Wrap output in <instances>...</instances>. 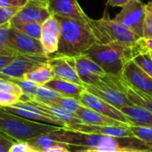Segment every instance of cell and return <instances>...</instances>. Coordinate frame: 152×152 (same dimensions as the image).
<instances>
[{"mask_svg": "<svg viewBox=\"0 0 152 152\" xmlns=\"http://www.w3.org/2000/svg\"><path fill=\"white\" fill-rule=\"evenodd\" d=\"M70 152H152L151 145L135 137H115L86 134L66 127L48 134Z\"/></svg>", "mask_w": 152, "mask_h": 152, "instance_id": "obj_1", "label": "cell"}, {"mask_svg": "<svg viewBox=\"0 0 152 152\" xmlns=\"http://www.w3.org/2000/svg\"><path fill=\"white\" fill-rule=\"evenodd\" d=\"M55 16L61 28L59 48L56 54L75 57L83 54L97 43L90 22L86 23L73 19Z\"/></svg>", "mask_w": 152, "mask_h": 152, "instance_id": "obj_2", "label": "cell"}, {"mask_svg": "<svg viewBox=\"0 0 152 152\" xmlns=\"http://www.w3.org/2000/svg\"><path fill=\"white\" fill-rule=\"evenodd\" d=\"M134 46L96 43L83 54L98 64L107 75L122 77L125 65L135 55Z\"/></svg>", "mask_w": 152, "mask_h": 152, "instance_id": "obj_3", "label": "cell"}, {"mask_svg": "<svg viewBox=\"0 0 152 152\" xmlns=\"http://www.w3.org/2000/svg\"><path fill=\"white\" fill-rule=\"evenodd\" d=\"M61 128L64 127L32 121L0 108V132L16 142H27L38 136L59 131Z\"/></svg>", "mask_w": 152, "mask_h": 152, "instance_id": "obj_4", "label": "cell"}, {"mask_svg": "<svg viewBox=\"0 0 152 152\" xmlns=\"http://www.w3.org/2000/svg\"><path fill=\"white\" fill-rule=\"evenodd\" d=\"M90 26L96 37L97 43L100 44H115L132 47L140 38L139 36L123 24L110 19L107 9H105L101 18L97 20L91 19Z\"/></svg>", "mask_w": 152, "mask_h": 152, "instance_id": "obj_5", "label": "cell"}, {"mask_svg": "<svg viewBox=\"0 0 152 152\" xmlns=\"http://www.w3.org/2000/svg\"><path fill=\"white\" fill-rule=\"evenodd\" d=\"M49 55L46 54H23L19 53L0 71V79L13 80L23 78L25 75L35 69L36 68L48 63Z\"/></svg>", "mask_w": 152, "mask_h": 152, "instance_id": "obj_6", "label": "cell"}, {"mask_svg": "<svg viewBox=\"0 0 152 152\" xmlns=\"http://www.w3.org/2000/svg\"><path fill=\"white\" fill-rule=\"evenodd\" d=\"M86 90L118 110L132 104L126 94L118 87L116 77L110 75L106 74L102 80L94 86H86Z\"/></svg>", "mask_w": 152, "mask_h": 152, "instance_id": "obj_7", "label": "cell"}, {"mask_svg": "<svg viewBox=\"0 0 152 152\" xmlns=\"http://www.w3.org/2000/svg\"><path fill=\"white\" fill-rule=\"evenodd\" d=\"M145 4L141 0H132L115 16L114 20L123 24L132 32L142 37Z\"/></svg>", "mask_w": 152, "mask_h": 152, "instance_id": "obj_8", "label": "cell"}, {"mask_svg": "<svg viewBox=\"0 0 152 152\" xmlns=\"http://www.w3.org/2000/svg\"><path fill=\"white\" fill-rule=\"evenodd\" d=\"M1 109H3L7 112L25 118L32 121L49 124L60 127H67V126L64 123L59 121L58 119L54 118L51 115L42 111L41 110H39L38 108H37L36 106H34L28 102H23L20 100V102L13 106L1 108Z\"/></svg>", "mask_w": 152, "mask_h": 152, "instance_id": "obj_9", "label": "cell"}, {"mask_svg": "<svg viewBox=\"0 0 152 152\" xmlns=\"http://www.w3.org/2000/svg\"><path fill=\"white\" fill-rule=\"evenodd\" d=\"M78 101L83 106L94 110L106 117H109L112 119H115L128 126L132 125L128 118L120 110L115 108L114 106L110 105V103L106 102L96 95L87 92L86 90L82 93Z\"/></svg>", "mask_w": 152, "mask_h": 152, "instance_id": "obj_10", "label": "cell"}, {"mask_svg": "<svg viewBox=\"0 0 152 152\" xmlns=\"http://www.w3.org/2000/svg\"><path fill=\"white\" fill-rule=\"evenodd\" d=\"M74 59L77 73L85 86L98 84L106 75L102 69L86 55L80 54Z\"/></svg>", "mask_w": 152, "mask_h": 152, "instance_id": "obj_11", "label": "cell"}, {"mask_svg": "<svg viewBox=\"0 0 152 152\" xmlns=\"http://www.w3.org/2000/svg\"><path fill=\"white\" fill-rule=\"evenodd\" d=\"M48 7L52 14L89 23L91 18L81 8L77 0H49Z\"/></svg>", "mask_w": 152, "mask_h": 152, "instance_id": "obj_12", "label": "cell"}, {"mask_svg": "<svg viewBox=\"0 0 152 152\" xmlns=\"http://www.w3.org/2000/svg\"><path fill=\"white\" fill-rule=\"evenodd\" d=\"M48 64L52 67L56 77L85 86L77 73L74 57L59 54H55L54 56L49 55Z\"/></svg>", "mask_w": 152, "mask_h": 152, "instance_id": "obj_13", "label": "cell"}, {"mask_svg": "<svg viewBox=\"0 0 152 152\" xmlns=\"http://www.w3.org/2000/svg\"><path fill=\"white\" fill-rule=\"evenodd\" d=\"M60 29V22L53 14L41 24V35L39 40L45 54L51 55L57 53L59 48Z\"/></svg>", "mask_w": 152, "mask_h": 152, "instance_id": "obj_14", "label": "cell"}, {"mask_svg": "<svg viewBox=\"0 0 152 152\" xmlns=\"http://www.w3.org/2000/svg\"><path fill=\"white\" fill-rule=\"evenodd\" d=\"M9 43L10 47L12 50L16 51L18 53L45 54L41 45L40 40L27 36L12 27L10 28Z\"/></svg>", "mask_w": 152, "mask_h": 152, "instance_id": "obj_15", "label": "cell"}, {"mask_svg": "<svg viewBox=\"0 0 152 152\" xmlns=\"http://www.w3.org/2000/svg\"><path fill=\"white\" fill-rule=\"evenodd\" d=\"M51 15L48 3L39 0H28L19 10L14 18L22 21L43 24Z\"/></svg>", "mask_w": 152, "mask_h": 152, "instance_id": "obj_16", "label": "cell"}, {"mask_svg": "<svg viewBox=\"0 0 152 152\" xmlns=\"http://www.w3.org/2000/svg\"><path fill=\"white\" fill-rule=\"evenodd\" d=\"M122 77L137 90L152 96V78L136 65L133 60L125 65Z\"/></svg>", "mask_w": 152, "mask_h": 152, "instance_id": "obj_17", "label": "cell"}, {"mask_svg": "<svg viewBox=\"0 0 152 152\" xmlns=\"http://www.w3.org/2000/svg\"><path fill=\"white\" fill-rule=\"evenodd\" d=\"M66 128L94 134L110 135L115 137H134L132 132L127 127L122 126H97V125H88L85 123L73 124L68 126Z\"/></svg>", "mask_w": 152, "mask_h": 152, "instance_id": "obj_18", "label": "cell"}, {"mask_svg": "<svg viewBox=\"0 0 152 152\" xmlns=\"http://www.w3.org/2000/svg\"><path fill=\"white\" fill-rule=\"evenodd\" d=\"M116 80L120 90L126 94L128 100L135 105L145 108L146 110L152 112V96L145 93H142L133 86H131L122 77H116Z\"/></svg>", "mask_w": 152, "mask_h": 152, "instance_id": "obj_19", "label": "cell"}, {"mask_svg": "<svg viewBox=\"0 0 152 152\" xmlns=\"http://www.w3.org/2000/svg\"><path fill=\"white\" fill-rule=\"evenodd\" d=\"M77 118L81 120L82 123L88 125H97V126H122L127 127L128 125L112 119L109 117H106L94 110H91L87 107L82 106L76 113H74Z\"/></svg>", "mask_w": 152, "mask_h": 152, "instance_id": "obj_20", "label": "cell"}, {"mask_svg": "<svg viewBox=\"0 0 152 152\" xmlns=\"http://www.w3.org/2000/svg\"><path fill=\"white\" fill-rule=\"evenodd\" d=\"M26 102H30L31 104H33L34 106H36L39 110H41L42 111L51 115L54 118H56L59 121L64 123L67 126H69V125H73V124L82 123L81 120L79 118H77V116L74 113H71V112H69V111H68L66 110H63L61 108H59V107H56V106H53V105L46 104V103H45L43 102L36 100V99H33L31 101H26Z\"/></svg>", "mask_w": 152, "mask_h": 152, "instance_id": "obj_21", "label": "cell"}, {"mask_svg": "<svg viewBox=\"0 0 152 152\" xmlns=\"http://www.w3.org/2000/svg\"><path fill=\"white\" fill-rule=\"evenodd\" d=\"M46 87L51 88L60 94L61 96L65 97H70L74 99H79L80 95L82 93L86 90L85 86H79L77 84L59 78V77H54L48 83L45 85Z\"/></svg>", "mask_w": 152, "mask_h": 152, "instance_id": "obj_22", "label": "cell"}, {"mask_svg": "<svg viewBox=\"0 0 152 152\" xmlns=\"http://www.w3.org/2000/svg\"><path fill=\"white\" fill-rule=\"evenodd\" d=\"M130 120L132 125L152 127V112L141 106L131 104L120 110Z\"/></svg>", "mask_w": 152, "mask_h": 152, "instance_id": "obj_23", "label": "cell"}, {"mask_svg": "<svg viewBox=\"0 0 152 152\" xmlns=\"http://www.w3.org/2000/svg\"><path fill=\"white\" fill-rule=\"evenodd\" d=\"M54 77L55 75L52 67L48 63H45L36 68L35 69L25 75L23 78L36 83L38 86H45L46 83H48Z\"/></svg>", "mask_w": 152, "mask_h": 152, "instance_id": "obj_24", "label": "cell"}, {"mask_svg": "<svg viewBox=\"0 0 152 152\" xmlns=\"http://www.w3.org/2000/svg\"><path fill=\"white\" fill-rule=\"evenodd\" d=\"M10 25L12 28H16L17 30L20 31L21 33L29 36L36 39H40L41 35V24L38 23H33V22H28V21H22L20 20H18L16 18H12L10 20Z\"/></svg>", "mask_w": 152, "mask_h": 152, "instance_id": "obj_25", "label": "cell"}, {"mask_svg": "<svg viewBox=\"0 0 152 152\" xmlns=\"http://www.w3.org/2000/svg\"><path fill=\"white\" fill-rule=\"evenodd\" d=\"M27 143L29 145L30 148H32L33 150L39 152L45 151L48 149L60 144L59 142L53 141L49 136V134L41 135V136L37 137V138L28 140V141H27Z\"/></svg>", "mask_w": 152, "mask_h": 152, "instance_id": "obj_26", "label": "cell"}, {"mask_svg": "<svg viewBox=\"0 0 152 152\" xmlns=\"http://www.w3.org/2000/svg\"><path fill=\"white\" fill-rule=\"evenodd\" d=\"M49 105H53V106L61 108V109L66 110L71 113H76L83 106L77 99L65 97V96H60V97L56 98Z\"/></svg>", "mask_w": 152, "mask_h": 152, "instance_id": "obj_27", "label": "cell"}, {"mask_svg": "<svg viewBox=\"0 0 152 152\" xmlns=\"http://www.w3.org/2000/svg\"><path fill=\"white\" fill-rule=\"evenodd\" d=\"M127 128L132 132L134 137L138 140L151 145L152 144V127L151 126H142L136 125H130Z\"/></svg>", "mask_w": 152, "mask_h": 152, "instance_id": "obj_28", "label": "cell"}, {"mask_svg": "<svg viewBox=\"0 0 152 152\" xmlns=\"http://www.w3.org/2000/svg\"><path fill=\"white\" fill-rule=\"evenodd\" d=\"M60 96L61 95L57 92H55L54 90L48 88L45 86H38V87L36 90L34 99L43 102L46 104H51L56 98Z\"/></svg>", "mask_w": 152, "mask_h": 152, "instance_id": "obj_29", "label": "cell"}, {"mask_svg": "<svg viewBox=\"0 0 152 152\" xmlns=\"http://www.w3.org/2000/svg\"><path fill=\"white\" fill-rule=\"evenodd\" d=\"M133 61L152 78V59L149 53H141L136 54L133 58Z\"/></svg>", "mask_w": 152, "mask_h": 152, "instance_id": "obj_30", "label": "cell"}, {"mask_svg": "<svg viewBox=\"0 0 152 152\" xmlns=\"http://www.w3.org/2000/svg\"><path fill=\"white\" fill-rule=\"evenodd\" d=\"M142 37H152V2L145 4V16L143 21Z\"/></svg>", "mask_w": 152, "mask_h": 152, "instance_id": "obj_31", "label": "cell"}, {"mask_svg": "<svg viewBox=\"0 0 152 152\" xmlns=\"http://www.w3.org/2000/svg\"><path fill=\"white\" fill-rule=\"evenodd\" d=\"M17 54L19 53L12 49L0 47V71L9 65Z\"/></svg>", "mask_w": 152, "mask_h": 152, "instance_id": "obj_32", "label": "cell"}, {"mask_svg": "<svg viewBox=\"0 0 152 152\" xmlns=\"http://www.w3.org/2000/svg\"><path fill=\"white\" fill-rule=\"evenodd\" d=\"M0 91L15 94L20 98H21L23 95V92L20 89V87L14 82L8 81V80L0 79Z\"/></svg>", "mask_w": 152, "mask_h": 152, "instance_id": "obj_33", "label": "cell"}, {"mask_svg": "<svg viewBox=\"0 0 152 152\" xmlns=\"http://www.w3.org/2000/svg\"><path fill=\"white\" fill-rule=\"evenodd\" d=\"M134 49L135 55L141 53H152V37H140L134 45Z\"/></svg>", "mask_w": 152, "mask_h": 152, "instance_id": "obj_34", "label": "cell"}, {"mask_svg": "<svg viewBox=\"0 0 152 152\" xmlns=\"http://www.w3.org/2000/svg\"><path fill=\"white\" fill-rule=\"evenodd\" d=\"M20 98L15 94L0 91V108L11 107L19 102Z\"/></svg>", "mask_w": 152, "mask_h": 152, "instance_id": "obj_35", "label": "cell"}, {"mask_svg": "<svg viewBox=\"0 0 152 152\" xmlns=\"http://www.w3.org/2000/svg\"><path fill=\"white\" fill-rule=\"evenodd\" d=\"M19 8H7L0 7V26L9 23L10 20L19 12Z\"/></svg>", "mask_w": 152, "mask_h": 152, "instance_id": "obj_36", "label": "cell"}, {"mask_svg": "<svg viewBox=\"0 0 152 152\" xmlns=\"http://www.w3.org/2000/svg\"><path fill=\"white\" fill-rule=\"evenodd\" d=\"M10 22L0 26V47L10 48L9 37H10Z\"/></svg>", "mask_w": 152, "mask_h": 152, "instance_id": "obj_37", "label": "cell"}, {"mask_svg": "<svg viewBox=\"0 0 152 152\" xmlns=\"http://www.w3.org/2000/svg\"><path fill=\"white\" fill-rule=\"evenodd\" d=\"M16 141L10 138L5 134L0 132V152H9L11 147Z\"/></svg>", "mask_w": 152, "mask_h": 152, "instance_id": "obj_38", "label": "cell"}, {"mask_svg": "<svg viewBox=\"0 0 152 152\" xmlns=\"http://www.w3.org/2000/svg\"><path fill=\"white\" fill-rule=\"evenodd\" d=\"M28 0H0V7L19 8L23 7Z\"/></svg>", "mask_w": 152, "mask_h": 152, "instance_id": "obj_39", "label": "cell"}, {"mask_svg": "<svg viewBox=\"0 0 152 152\" xmlns=\"http://www.w3.org/2000/svg\"><path fill=\"white\" fill-rule=\"evenodd\" d=\"M32 148L27 143V142H15L11 147L9 152H30Z\"/></svg>", "mask_w": 152, "mask_h": 152, "instance_id": "obj_40", "label": "cell"}, {"mask_svg": "<svg viewBox=\"0 0 152 152\" xmlns=\"http://www.w3.org/2000/svg\"><path fill=\"white\" fill-rule=\"evenodd\" d=\"M132 0H107L106 5L111 7H123Z\"/></svg>", "mask_w": 152, "mask_h": 152, "instance_id": "obj_41", "label": "cell"}, {"mask_svg": "<svg viewBox=\"0 0 152 152\" xmlns=\"http://www.w3.org/2000/svg\"><path fill=\"white\" fill-rule=\"evenodd\" d=\"M43 152H70L69 150L68 149V147L65 144L60 143L56 146H53L50 149H48L47 151Z\"/></svg>", "mask_w": 152, "mask_h": 152, "instance_id": "obj_42", "label": "cell"}, {"mask_svg": "<svg viewBox=\"0 0 152 152\" xmlns=\"http://www.w3.org/2000/svg\"><path fill=\"white\" fill-rule=\"evenodd\" d=\"M39 1H43V2H46V3H48V1H49V0H39Z\"/></svg>", "mask_w": 152, "mask_h": 152, "instance_id": "obj_43", "label": "cell"}, {"mask_svg": "<svg viewBox=\"0 0 152 152\" xmlns=\"http://www.w3.org/2000/svg\"><path fill=\"white\" fill-rule=\"evenodd\" d=\"M30 152H39V151H35V150H33V149H32V151H31Z\"/></svg>", "mask_w": 152, "mask_h": 152, "instance_id": "obj_44", "label": "cell"}, {"mask_svg": "<svg viewBox=\"0 0 152 152\" xmlns=\"http://www.w3.org/2000/svg\"><path fill=\"white\" fill-rule=\"evenodd\" d=\"M150 53V55H151V59H152V53Z\"/></svg>", "mask_w": 152, "mask_h": 152, "instance_id": "obj_45", "label": "cell"}, {"mask_svg": "<svg viewBox=\"0 0 152 152\" xmlns=\"http://www.w3.org/2000/svg\"><path fill=\"white\" fill-rule=\"evenodd\" d=\"M151 149H152V144H151Z\"/></svg>", "mask_w": 152, "mask_h": 152, "instance_id": "obj_46", "label": "cell"}]
</instances>
